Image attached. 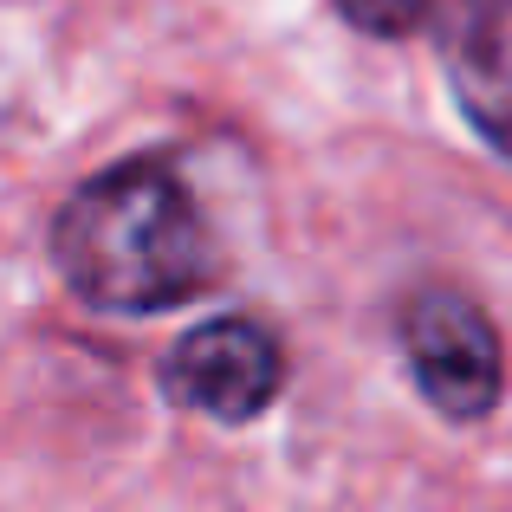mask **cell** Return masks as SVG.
I'll return each mask as SVG.
<instances>
[{
	"instance_id": "cell-1",
	"label": "cell",
	"mask_w": 512,
	"mask_h": 512,
	"mask_svg": "<svg viewBox=\"0 0 512 512\" xmlns=\"http://www.w3.org/2000/svg\"><path fill=\"white\" fill-rule=\"evenodd\" d=\"M59 279L111 318H150L201 299L221 279L195 195L169 156H130L78 182L52 214Z\"/></svg>"
},
{
	"instance_id": "cell-2",
	"label": "cell",
	"mask_w": 512,
	"mask_h": 512,
	"mask_svg": "<svg viewBox=\"0 0 512 512\" xmlns=\"http://www.w3.org/2000/svg\"><path fill=\"white\" fill-rule=\"evenodd\" d=\"M396 344L441 422H487L506 396V344L487 305L461 286H415L396 312Z\"/></svg>"
},
{
	"instance_id": "cell-3",
	"label": "cell",
	"mask_w": 512,
	"mask_h": 512,
	"mask_svg": "<svg viewBox=\"0 0 512 512\" xmlns=\"http://www.w3.org/2000/svg\"><path fill=\"white\" fill-rule=\"evenodd\" d=\"M163 396L175 409H195L208 422H253L279 402L286 389V344L247 312H227V318H208V325L182 331L169 344L163 370H156Z\"/></svg>"
},
{
	"instance_id": "cell-4",
	"label": "cell",
	"mask_w": 512,
	"mask_h": 512,
	"mask_svg": "<svg viewBox=\"0 0 512 512\" xmlns=\"http://www.w3.org/2000/svg\"><path fill=\"white\" fill-rule=\"evenodd\" d=\"M422 33L474 137L512 163V0H435Z\"/></svg>"
},
{
	"instance_id": "cell-5",
	"label": "cell",
	"mask_w": 512,
	"mask_h": 512,
	"mask_svg": "<svg viewBox=\"0 0 512 512\" xmlns=\"http://www.w3.org/2000/svg\"><path fill=\"white\" fill-rule=\"evenodd\" d=\"M331 7L344 13V26H357L370 39H402V33H422L435 0H331Z\"/></svg>"
}]
</instances>
